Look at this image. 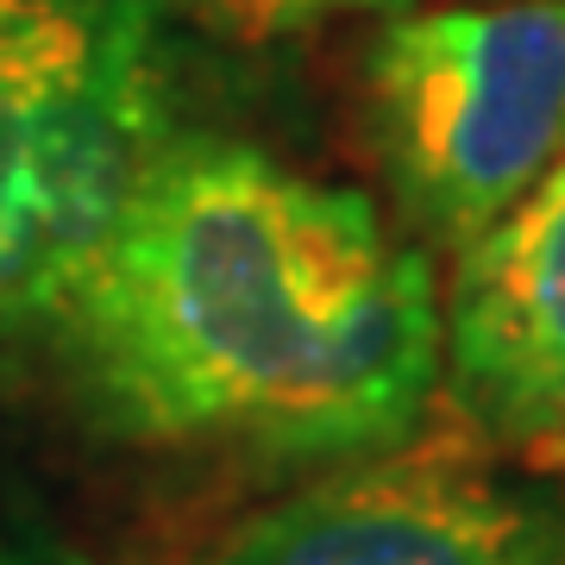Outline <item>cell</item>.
<instances>
[{"mask_svg":"<svg viewBox=\"0 0 565 565\" xmlns=\"http://www.w3.org/2000/svg\"><path fill=\"white\" fill-rule=\"evenodd\" d=\"M107 440L264 471L396 452L440 403V270L364 189L170 126L51 327Z\"/></svg>","mask_w":565,"mask_h":565,"instance_id":"cell-1","label":"cell"},{"mask_svg":"<svg viewBox=\"0 0 565 565\" xmlns=\"http://www.w3.org/2000/svg\"><path fill=\"white\" fill-rule=\"evenodd\" d=\"M170 126L163 0H88L0 32V352L51 345Z\"/></svg>","mask_w":565,"mask_h":565,"instance_id":"cell-2","label":"cell"},{"mask_svg":"<svg viewBox=\"0 0 565 565\" xmlns=\"http://www.w3.org/2000/svg\"><path fill=\"white\" fill-rule=\"evenodd\" d=\"M364 145L427 258H459L565 151V0L408 7L364 51Z\"/></svg>","mask_w":565,"mask_h":565,"instance_id":"cell-3","label":"cell"},{"mask_svg":"<svg viewBox=\"0 0 565 565\" xmlns=\"http://www.w3.org/2000/svg\"><path fill=\"white\" fill-rule=\"evenodd\" d=\"M195 565H565V484L465 440H408L233 515Z\"/></svg>","mask_w":565,"mask_h":565,"instance_id":"cell-4","label":"cell"},{"mask_svg":"<svg viewBox=\"0 0 565 565\" xmlns=\"http://www.w3.org/2000/svg\"><path fill=\"white\" fill-rule=\"evenodd\" d=\"M465 446L565 478V151L440 282V403Z\"/></svg>","mask_w":565,"mask_h":565,"instance_id":"cell-5","label":"cell"},{"mask_svg":"<svg viewBox=\"0 0 565 565\" xmlns=\"http://www.w3.org/2000/svg\"><path fill=\"white\" fill-rule=\"evenodd\" d=\"M195 20L221 39L239 44H282V39H308L321 25L340 20H396L422 0H189Z\"/></svg>","mask_w":565,"mask_h":565,"instance_id":"cell-6","label":"cell"},{"mask_svg":"<svg viewBox=\"0 0 565 565\" xmlns=\"http://www.w3.org/2000/svg\"><path fill=\"white\" fill-rule=\"evenodd\" d=\"M0 565H95L70 534L32 522V515H0Z\"/></svg>","mask_w":565,"mask_h":565,"instance_id":"cell-7","label":"cell"},{"mask_svg":"<svg viewBox=\"0 0 565 565\" xmlns=\"http://www.w3.org/2000/svg\"><path fill=\"white\" fill-rule=\"evenodd\" d=\"M57 7H88V0H0V32L32 20V13H57Z\"/></svg>","mask_w":565,"mask_h":565,"instance_id":"cell-8","label":"cell"}]
</instances>
